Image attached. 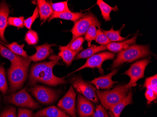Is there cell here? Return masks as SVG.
Instances as JSON below:
<instances>
[{
	"label": "cell",
	"mask_w": 157,
	"mask_h": 117,
	"mask_svg": "<svg viewBox=\"0 0 157 117\" xmlns=\"http://www.w3.org/2000/svg\"><path fill=\"white\" fill-rule=\"evenodd\" d=\"M60 57L56 55L50 57L51 61L33 65L29 75V84L34 85L38 82L49 86H56L66 83L65 77H58L54 75L53 68L56 65H61Z\"/></svg>",
	"instance_id": "cell-1"
},
{
	"label": "cell",
	"mask_w": 157,
	"mask_h": 117,
	"mask_svg": "<svg viewBox=\"0 0 157 117\" xmlns=\"http://www.w3.org/2000/svg\"><path fill=\"white\" fill-rule=\"evenodd\" d=\"M151 54L148 46L133 44L128 48L119 52L116 59L114 60L112 69H115L126 62H131Z\"/></svg>",
	"instance_id": "cell-2"
},
{
	"label": "cell",
	"mask_w": 157,
	"mask_h": 117,
	"mask_svg": "<svg viewBox=\"0 0 157 117\" xmlns=\"http://www.w3.org/2000/svg\"><path fill=\"white\" fill-rule=\"evenodd\" d=\"M31 61L28 58H24L18 64L10 66L8 71L10 92L15 93L22 87L27 78Z\"/></svg>",
	"instance_id": "cell-3"
},
{
	"label": "cell",
	"mask_w": 157,
	"mask_h": 117,
	"mask_svg": "<svg viewBox=\"0 0 157 117\" xmlns=\"http://www.w3.org/2000/svg\"><path fill=\"white\" fill-rule=\"evenodd\" d=\"M129 89L126 85H119L112 90H97L98 98L105 109L111 111L113 106L125 98Z\"/></svg>",
	"instance_id": "cell-4"
},
{
	"label": "cell",
	"mask_w": 157,
	"mask_h": 117,
	"mask_svg": "<svg viewBox=\"0 0 157 117\" xmlns=\"http://www.w3.org/2000/svg\"><path fill=\"white\" fill-rule=\"evenodd\" d=\"M92 24H95L98 28L101 27V23L92 12H89L83 17L75 22L71 30L73 37L69 43L78 37L85 35L90 26Z\"/></svg>",
	"instance_id": "cell-5"
},
{
	"label": "cell",
	"mask_w": 157,
	"mask_h": 117,
	"mask_svg": "<svg viewBox=\"0 0 157 117\" xmlns=\"http://www.w3.org/2000/svg\"><path fill=\"white\" fill-rule=\"evenodd\" d=\"M5 100L16 106L33 109L40 108L39 104L32 97L25 88L6 97Z\"/></svg>",
	"instance_id": "cell-6"
},
{
	"label": "cell",
	"mask_w": 157,
	"mask_h": 117,
	"mask_svg": "<svg viewBox=\"0 0 157 117\" xmlns=\"http://www.w3.org/2000/svg\"><path fill=\"white\" fill-rule=\"evenodd\" d=\"M71 82L77 91L83 95V96L90 101L97 104L98 103V98L97 96V90L92 84L86 82L81 76L73 77Z\"/></svg>",
	"instance_id": "cell-7"
},
{
	"label": "cell",
	"mask_w": 157,
	"mask_h": 117,
	"mask_svg": "<svg viewBox=\"0 0 157 117\" xmlns=\"http://www.w3.org/2000/svg\"><path fill=\"white\" fill-rule=\"evenodd\" d=\"M151 62L149 58L139 60L132 64L130 68L124 73L130 78L129 83L126 85L128 88L130 89L131 87L136 86L138 80L144 77L145 68Z\"/></svg>",
	"instance_id": "cell-8"
},
{
	"label": "cell",
	"mask_w": 157,
	"mask_h": 117,
	"mask_svg": "<svg viewBox=\"0 0 157 117\" xmlns=\"http://www.w3.org/2000/svg\"><path fill=\"white\" fill-rule=\"evenodd\" d=\"M115 54L113 53L104 52L94 54L91 57L88 58L87 61L82 67L77 69L68 75L80 71L86 68H97L101 75L104 74V69L102 68L103 62L108 60L113 59Z\"/></svg>",
	"instance_id": "cell-9"
},
{
	"label": "cell",
	"mask_w": 157,
	"mask_h": 117,
	"mask_svg": "<svg viewBox=\"0 0 157 117\" xmlns=\"http://www.w3.org/2000/svg\"><path fill=\"white\" fill-rule=\"evenodd\" d=\"M29 91L39 102L44 104L53 103L59 97L55 90L41 85H35Z\"/></svg>",
	"instance_id": "cell-10"
},
{
	"label": "cell",
	"mask_w": 157,
	"mask_h": 117,
	"mask_svg": "<svg viewBox=\"0 0 157 117\" xmlns=\"http://www.w3.org/2000/svg\"><path fill=\"white\" fill-rule=\"evenodd\" d=\"M59 108L72 117H77L76 110V93L72 86H70L65 96L58 104Z\"/></svg>",
	"instance_id": "cell-11"
},
{
	"label": "cell",
	"mask_w": 157,
	"mask_h": 117,
	"mask_svg": "<svg viewBox=\"0 0 157 117\" xmlns=\"http://www.w3.org/2000/svg\"><path fill=\"white\" fill-rule=\"evenodd\" d=\"M94 104L90 100L78 94L77 97V111L79 117H90L94 114Z\"/></svg>",
	"instance_id": "cell-12"
},
{
	"label": "cell",
	"mask_w": 157,
	"mask_h": 117,
	"mask_svg": "<svg viewBox=\"0 0 157 117\" xmlns=\"http://www.w3.org/2000/svg\"><path fill=\"white\" fill-rule=\"evenodd\" d=\"M119 69L120 68H118L113 69L108 75L95 78L92 80L91 81L89 82L94 84L98 89H110L112 88L114 84L118 83L117 82L113 81V80H112V77L117 74Z\"/></svg>",
	"instance_id": "cell-13"
},
{
	"label": "cell",
	"mask_w": 157,
	"mask_h": 117,
	"mask_svg": "<svg viewBox=\"0 0 157 117\" xmlns=\"http://www.w3.org/2000/svg\"><path fill=\"white\" fill-rule=\"evenodd\" d=\"M56 45L45 43L44 44L42 45L35 46L36 52L31 56H28V59L31 61L33 62H37L44 60L50 54L53 53V50L52 49V47Z\"/></svg>",
	"instance_id": "cell-14"
},
{
	"label": "cell",
	"mask_w": 157,
	"mask_h": 117,
	"mask_svg": "<svg viewBox=\"0 0 157 117\" xmlns=\"http://www.w3.org/2000/svg\"><path fill=\"white\" fill-rule=\"evenodd\" d=\"M10 8L5 1L0 4V38L2 42H7L5 38V31L8 25V20L9 15Z\"/></svg>",
	"instance_id": "cell-15"
},
{
	"label": "cell",
	"mask_w": 157,
	"mask_h": 117,
	"mask_svg": "<svg viewBox=\"0 0 157 117\" xmlns=\"http://www.w3.org/2000/svg\"><path fill=\"white\" fill-rule=\"evenodd\" d=\"M33 117H70L67 113L55 106H51L35 112Z\"/></svg>",
	"instance_id": "cell-16"
},
{
	"label": "cell",
	"mask_w": 157,
	"mask_h": 117,
	"mask_svg": "<svg viewBox=\"0 0 157 117\" xmlns=\"http://www.w3.org/2000/svg\"><path fill=\"white\" fill-rule=\"evenodd\" d=\"M138 32H136L132 38L127 39L123 42H112L106 46L107 49L113 52L116 53L128 48L131 45L135 44L136 42Z\"/></svg>",
	"instance_id": "cell-17"
},
{
	"label": "cell",
	"mask_w": 157,
	"mask_h": 117,
	"mask_svg": "<svg viewBox=\"0 0 157 117\" xmlns=\"http://www.w3.org/2000/svg\"><path fill=\"white\" fill-rule=\"evenodd\" d=\"M86 14V13H83L82 12H72L71 11L62 13L53 12L51 17L48 18V22H50L51 20L55 18H60L75 22L78 20L83 17Z\"/></svg>",
	"instance_id": "cell-18"
},
{
	"label": "cell",
	"mask_w": 157,
	"mask_h": 117,
	"mask_svg": "<svg viewBox=\"0 0 157 117\" xmlns=\"http://www.w3.org/2000/svg\"><path fill=\"white\" fill-rule=\"evenodd\" d=\"M132 91L131 89L129 90L128 95L124 99L115 104L111 109V111L113 112L114 117H120L121 113L122 112L123 109L128 104L132 103Z\"/></svg>",
	"instance_id": "cell-19"
},
{
	"label": "cell",
	"mask_w": 157,
	"mask_h": 117,
	"mask_svg": "<svg viewBox=\"0 0 157 117\" xmlns=\"http://www.w3.org/2000/svg\"><path fill=\"white\" fill-rule=\"evenodd\" d=\"M37 4L40 20L46 21L53 13L51 4L44 0H38L37 1Z\"/></svg>",
	"instance_id": "cell-20"
},
{
	"label": "cell",
	"mask_w": 157,
	"mask_h": 117,
	"mask_svg": "<svg viewBox=\"0 0 157 117\" xmlns=\"http://www.w3.org/2000/svg\"><path fill=\"white\" fill-rule=\"evenodd\" d=\"M60 52L59 56L62 59L63 62L67 64V67L69 66L72 64L75 57L78 53L74 52L66 46H60Z\"/></svg>",
	"instance_id": "cell-21"
},
{
	"label": "cell",
	"mask_w": 157,
	"mask_h": 117,
	"mask_svg": "<svg viewBox=\"0 0 157 117\" xmlns=\"http://www.w3.org/2000/svg\"><path fill=\"white\" fill-rule=\"evenodd\" d=\"M0 54L2 57L9 60L11 62V65L18 64L23 60L24 58L20 57L12 53L11 51L0 43Z\"/></svg>",
	"instance_id": "cell-22"
},
{
	"label": "cell",
	"mask_w": 157,
	"mask_h": 117,
	"mask_svg": "<svg viewBox=\"0 0 157 117\" xmlns=\"http://www.w3.org/2000/svg\"><path fill=\"white\" fill-rule=\"evenodd\" d=\"M106 49V47L105 46H91L89 48L83 50L80 53H78L76 57L75 60H77L81 59H87L90 58L94 54Z\"/></svg>",
	"instance_id": "cell-23"
},
{
	"label": "cell",
	"mask_w": 157,
	"mask_h": 117,
	"mask_svg": "<svg viewBox=\"0 0 157 117\" xmlns=\"http://www.w3.org/2000/svg\"><path fill=\"white\" fill-rule=\"evenodd\" d=\"M97 4L99 7L102 16L106 22L111 21L110 13L112 11H117L118 10V7L117 6L114 7H111L103 1V0H98Z\"/></svg>",
	"instance_id": "cell-24"
},
{
	"label": "cell",
	"mask_w": 157,
	"mask_h": 117,
	"mask_svg": "<svg viewBox=\"0 0 157 117\" xmlns=\"http://www.w3.org/2000/svg\"><path fill=\"white\" fill-rule=\"evenodd\" d=\"M0 43L8 48L12 53L16 55H19L23 58H27L28 57L27 53L24 49V45H20L17 42H14L10 44H6L3 42L0 41Z\"/></svg>",
	"instance_id": "cell-25"
},
{
	"label": "cell",
	"mask_w": 157,
	"mask_h": 117,
	"mask_svg": "<svg viewBox=\"0 0 157 117\" xmlns=\"http://www.w3.org/2000/svg\"><path fill=\"white\" fill-rule=\"evenodd\" d=\"M124 27H125V25H123L122 27L121 28V29H120L119 30L114 31L113 28V26L110 30L105 31L103 30H102L104 32V33L107 36V37L111 40V42L112 41L115 42V41H123V40L127 39L128 37V36L127 37L124 38L122 37V36H121V31Z\"/></svg>",
	"instance_id": "cell-26"
},
{
	"label": "cell",
	"mask_w": 157,
	"mask_h": 117,
	"mask_svg": "<svg viewBox=\"0 0 157 117\" xmlns=\"http://www.w3.org/2000/svg\"><path fill=\"white\" fill-rule=\"evenodd\" d=\"M84 38L82 36L79 37L75 39L71 43H69L67 46L72 51L79 53L81 50H82V45L84 42Z\"/></svg>",
	"instance_id": "cell-27"
},
{
	"label": "cell",
	"mask_w": 157,
	"mask_h": 117,
	"mask_svg": "<svg viewBox=\"0 0 157 117\" xmlns=\"http://www.w3.org/2000/svg\"><path fill=\"white\" fill-rule=\"evenodd\" d=\"M8 89V86L5 75V69L2 65H0V91L5 94Z\"/></svg>",
	"instance_id": "cell-28"
},
{
	"label": "cell",
	"mask_w": 157,
	"mask_h": 117,
	"mask_svg": "<svg viewBox=\"0 0 157 117\" xmlns=\"http://www.w3.org/2000/svg\"><path fill=\"white\" fill-rule=\"evenodd\" d=\"M97 26L92 24L90 26L86 33L85 34V39L88 42V46H90L91 43L93 40H95L97 34Z\"/></svg>",
	"instance_id": "cell-29"
},
{
	"label": "cell",
	"mask_w": 157,
	"mask_h": 117,
	"mask_svg": "<svg viewBox=\"0 0 157 117\" xmlns=\"http://www.w3.org/2000/svg\"><path fill=\"white\" fill-rule=\"evenodd\" d=\"M96 42L101 46H106L112 43L111 40L108 38L107 36L102 31L101 27H99L97 30V37L95 39Z\"/></svg>",
	"instance_id": "cell-30"
},
{
	"label": "cell",
	"mask_w": 157,
	"mask_h": 117,
	"mask_svg": "<svg viewBox=\"0 0 157 117\" xmlns=\"http://www.w3.org/2000/svg\"><path fill=\"white\" fill-rule=\"evenodd\" d=\"M50 4L53 10V12L62 13V12L71 11L68 6V1L56 2V3H51Z\"/></svg>",
	"instance_id": "cell-31"
},
{
	"label": "cell",
	"mask_w": 157,
	"mask_h": 117,
	"mask_svg": "<svg viewBox=\"0 0 157 117\" xmlns=\"http://www.w3.org/2000/svg\"><path fill=\"white\" fill-rule=\"evenodd\" d=\"M25 40L29 45H35L38 42L39 38L38 33L34 31L30 30L25 34Z\"/></svg>",
	"instance_id": "cell-32"
},
{
	"label": "cell",
	"mask_w": 157,
	"mask_h": 117,
	"mask_svg": "<svg viewBox=\"0 0 157 117\" xmlns=\"http://www.w3.org/2000/svg\"><path fill=\"white\" fill-rule=\"evenodd\" d=\"M25 18L23 16L20 17H9L8 20V24L18 28H23L24 26Z\"/></svg>",
	"instance_id": "cell-33"
},
{
	"label": "cell",
	"mask_w": 157,
	"mask_h": 117,
	"mask_svg": "<svg viewBox=\"0 0 157 117\" xmlns=\"http://www.w3.org/2000/svg\"><path fill=\"white\" fill-rule=\"evenodd\" d=\"M157 75L148 77L145 79L144 83V87L146 88L151 89L155 93L157 94Z\"/></svg>",
	"instance_id": "cell-34"
},
{
	"label": "cell",
	"mask_w": 157,
	"mask_h": 117,
	"mask_svg": "<svg viewBox=\"0 0 157 117\" xmlns=\"http://www.w3.org/2000/svg\"><path fill=\"white\" fill-rule=\"evenodd\" d=\"M39 15L38 8L36 7L33 11L32 15L24 20V26L27 29L30 30L34 21L39 17Z\"/></svg>",
	"instance_id": "cell-35"
},
{
	"label": "cell",
	"mask_w": 157,
	"mask_h": 117,
	"mask_svg": "<svg viewBox=\"0 0 157 117\" xmlns=\"http://www.w3.org/2000/svg\"><path fill=\"white\" fill-rule=\"evenodd\" d=\"M92 117H110L105 109L102 105H97Z\"/></svg>",
	"instance_id": "cell-36"
},
{
	"label": "cell",
	"mask_w": 157,
	"mask_h": 117,
	"mask_svg": "<svg viewBox=\"0 0 157 117\" xmlns=\"http://www.w3.org/2000/svg\"><path fill=\"white\" fill-rule=\"evenodd\" d=\"M0 117H17L16 109L14 107L6 108L0 114Z\"/></svg>",
	"instance_id": "cell-37"
},
{
	"label": "cell",
	"mask_w": 157,
	"mask_h": 117,
	"mask_svg": "<svg viewBox=\"0 0 157 117\" xmlns=\"http://www.w3.org/2000/svg\"><path fill=\"white\" fill-rule=\"evenodd\" d=\"M145 97L147 100L148 104L151 103L152 101L157 99V94L151 89L147 88L145 93Z\"/></svg>",
	"instance_id": "cell-38"
},
{
	"label": "cell",
	"mask_w": 157,
	"mask_h": 117,
	"mask_svg": "<svg viewBox=\"0 0 157 117\" xmlns=\"http://www.w3.org/2000/svg\"><path fill=\"white\" fill-rule=\"evenodd\" d=\"M33 112L29 109L19 108L17 117H33Z\"/></svg>",
	"instance_id": "cell-39"
}]
</instances>
